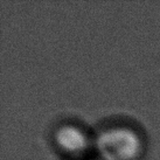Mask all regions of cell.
<instances>
[{
    "instance_id": "3957f363",
    "label": "cell",
    "mask_w": 160,
    "mask_h": 160,
    "mask_svg": "<svg viewBox=\"0 0 160 160\" xmlns=\"http://www.w3.org/2000/svg\"><path fill=\"white\" fill-rule=\"evenodd\" d=\"M81 160H99V159L95 157V158H85V159H81Z\"/></svg>"
},
{
    "instance_id": "7a4b0ae2",
    "label": "cell",
    "mask_w": 160,
    "mask_h": 160,
    "mask_svg": "<svg viewBox=\"0 0 160 160\" xmlns=\"http://www.w3.org/2000/svg\"><path fill=\"white\" fill-rule=\"evenodd\" d=\"M53 142L58 152L70 160L89 158L90 151L93 150V136L91 137L82 126L70 122L55 128Z\"/></svg>"
},
{
    "instance_id": "6da1fadb",
    "label": "cell",
    "mask_w": 160,
    "mask_h": 160,
    "mask_svg": "<svg viewBox=\"0 0 160 160\" xmlns=\"http://www.w3.org/2000/svg\"><path fill=\"white\" fill-rule=\"evenodd\" d=\"M144 151L142 137L129 125H109L93 136V152L99 160H140Z\"/></svg>"
}]
</instances>
